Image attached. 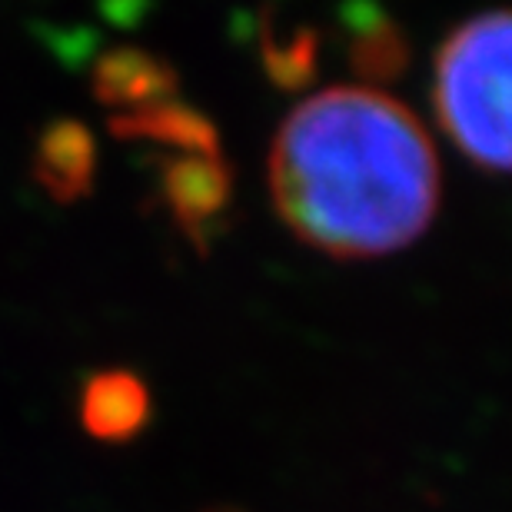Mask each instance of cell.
I'll return each instance as SVG.
<instances>
[{
  "label": "cell",
  "instance_id": "6da1fadb",
  "mask_svg": "<svg viewBox=\"0 0 512 512\" xmlns=\"http://www.w3.org/2000/svg\"><path fill=\"white\" fill-rule=\"evenodd\" d=\"M270 190L293 233L333 256L406 247L439 203V163L416 114L376 87H326L276 130Z\"/></svg>",
  "mask_w": 512,
  "mask_h": 512
},
{
  "label": "cell",
  "instance_id": "7a4b0ae2",
  "mask_svg": "<svg viewBox=\"0 0 512 512\" xmlns=\"http://www.w3.org/2000/svg\"><path fill=\"white\" fill-rule=\"evenodd\" d=\"M436 110L456 147L489 170H512V10L469 17L436 57Z\"/></svg>",
  "mask_w": 512,
  "mask_h": 512
},
{
  "label": "cell",
  "instance_id": "3957f363",
  "mask_svg": "<svg viewBox=\"0 0 512 512\" xmlns=\"http://www.w3.org/2000/svg\"><path fill=\"white\" fill-rule=\"evenodd\" d=\"M160 187L173 220L193 240H207V230L230 207L233 177L220 153H173L160 167Z\"/></svg>",
  "mask_w": 512,
  "mask_h": 512
},
{
  "label": "cell",
  "instance_id": "277c9868",
  "mask_svg": "<svg viewBox=\"0 0 512 512\" xmlns=\"http://www.w3.org/2000/svg\"><path fill=\"white\" fill-rule=\"evenodd\" d=\"M173 87H177V74L167 60L137 47L107 50L94 64V94L107 107H120V114L170 100Z\"/></svg>",
  "mask_w": 512,
  "mask_h": 512
},
{
  "label": "cell",
  "instance_id": "5b68a950",
  "mask_svg": "<svg viewBox=\"0 0 512 512\" xmlns=\"http://www.w3.org/2000/svg\"><path fill=\"white\" fill-rule=\"evenodd\" d=\"M150 419V393L140 376L127 370L94 373L80 393V423L104 443H124Z\"/></svg>",
  "mask_w": 512,
  "mask_h": 512
},
{
  "label": "cell",
  "instance_id": "8992f818",
  "mask_svg": "<svg viewBox=\"0 0 512 512\" xmlns=\"http://www.w3.org/2000/svg\"><path fill=\"white\" fill-rule=\"evenodd\" d=\"M97 147L77 120H54L40 130L34 150V173L54 200H77L94 183Z\"/></svg>",
  "mask_w": 512,
  "mask_h": 512
},
{
  "label": "cell",
  "instance_id": "52a82bcc",
  "mask_svg": "<svg viewBox=\"0 0 512 512\" xmlns=\"http://www.w3.org/2000/svg\"><path fill=\"white\" fill-rule=\"evenodd\" d=\"M110 130L117 137L157 140L177 153H220V137L210 117L200 114L197 107L177 104V100H160V104L133 110V114L110 117Z\"/></svg>",
  "mask_w": 512,
  "mask_h": 512
},
{
  "label": "cell",
  "instance_id": "ba28073f",
  "mask_svg": "<svg viewBox=\"0 0 512 512\" xmlns=\"http://www.w3.org/2000/svg\"><path fill=\"white\" fill-rule=\"evenodd\" d=\"M350 17H353L350 60L356 74L366 80H393L396 74H403L409 60V44L399 34V27L389 24L380 10L373 7H353Z\"/></svg>",
  "mask_w": 512,
  "mask_h": 512
},
{
  "label": "cell",
  "instance_id": "9c48e42d",
  "mask_svg": "<svg viewBox=\"0 0 512 512\" xmlns=\"http://www.w3.org/2000/svg\"><path fill=\"white\" fill-rule=\"evenodd\" d=\"M316 54H320V44H316V34L310 27L263 24V64L276 84H306L313 77Z\"/></svg>",
  "mask_w": 512,
  "mask_h": 512
},
{
  "label": "cell",
  "instance_id": "30bf717a",
  "mask_svg": "<svg viewBox=\"0 0 512 512\" xmlns=\"http://www.w3.org/2000/svg\"><path fill=\"white\" fill-rule=\"evenodd\" d=\"M217 512H233V509H217Z\"/></svg>",
  "mask_w": 512,
  "mask_h": 512
}]
</instances>
